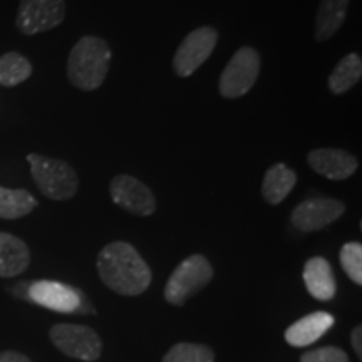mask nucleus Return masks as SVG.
<instances>
[{"label": "nucleus", "mask_w": 362, "mask_h": 362, "mask_svg": "<svg viewBox=\"0 0 362 362\" xmlns=\"http://www.w3.org/2000/svg\"><path fill=\"white\" fill-rule=\"evenodd\" d=\"M96 265L103 284L119 296H141L153 279L151 269L128 242H112L104 247Z\"/></svg>", "instance_id": "nucleus-1"}, {"label": "nucleus", "mask_w": 362, "mask_h": 362, "mask_svg": "<svg viewBox=\"0 0 362 362\" xmlns=\"http://www.w3.org/2000/svg\"><path fill=\"white\" fill-rule=\"evenodd\" d=\"M111 47L96 35H84L71 49L67 59V78L81 90L101 88L111 66Z\"/></svg>", "instance_id": "nucleus-2"}, {"label": "nucleus", "mask_w": 362, "mask_h": 362, "mask_svg": "<svg viewBox=\"0 0 362 362\" xmlns=\"http://www.w3.org/2000/svg\"><path fill=\"white\" fill-rule=\"evenodd\" d=\"M30 173L39 192L49 200H71L79 188V178L69 163L42 155H27Z\"/></svg>", "instance_id": "nucleus-3"}, {"label": "nucleus", "mask_w": 362, "mask_h": 362, "mask_svg": "<svg viewBox=\"0 0 362 362\" xmlns=\"http://www.w3.org/2000/svg\"><path fill=\"white\" fill-rule=\"evenodd\" d=\"M214 279V269L206 257L194 253L176 267L165 287L166 302L175 307L185 305Z\"/></svg>", "instance_id": "nucleus-4"}, {"label": "nucleus", "mask_w": 362, "mask_h": 362, "mask_svg": "<svg viewBox=\"0 0 362 362\" xmlns=\"http://www.w3.org/2000/svg\"><path fill=\"white\" fill-rule=\"evenodd\" d=\"M260 74V54L253 47L238 49L221 72L218 90L226 99L245 96Z\"/></svg>", "instance_id": "nucleus-5"}, {"label": "nucleus", "mask_w": 362, "mask_h": 362, "mask_svg": "<svg viewBox=\"0 0 362 362\" xmlns=\"http://www.w3.org/2000/svg\"><path fill=\"white\" fill-rule=\"evenodd\" d=\"M54 347L62 354L86 362L98 361L103 354V342L98 332L88 325L56 324L49 332Z\"/></svg>", "instance_id": "nucleus-6"}, {"label": "nucleus", "mask_w": 362, "mask_h": 362, "mask_svg": "<svg viewBox=\"0 0 362 362\" xmlns=\"http://www.w3.org/2000/svg\"><path fill=\"white\" fill-rule=\"evenodd\" d=\"M218 42V33L210 25H203L189 33L173 57V69L180 78H189L208 57Z\"/></svg>", "instance_id": "nucleus-7"}, {"label": "nucleus", "mask_w": 362, "mask_h": 362, "mask_svg": "<svg viewBox=\"0 0 362 362\" xmlns=\"http://www.w3.org/2000/svg\"><path fill=\"white\" fill-rule=\"evenodd\" d=\"M64 19V0H21L16 25L24 35H35L61 25Z\"/></svg>", "instance_id": "nucleus-8"}, {"label": "nucleus", "mask_w": 362, "mask_h": 362, "mask_svg": "<svg viewBox=\"0 0 362 362\" xmlns=\"http://www.w3.org/2000/svg\"><path fill=\"white\" fill-rule=\"evenodd\" d=\"M111 200L136 216H149L156 211L155 194L146 185L131 175H117L110 185Z\"/></svg>", "instance_id": "nucleus-9"}, {"label": "nucleus", "mask_w": 362, "mask_h": 362, "mask_svg": "<svg viewBox=\"0 0 362 362\" xmlns=\"http://www.w3.org/2000/svg\"><path fill=\"white\" fill-rule=\"evenodd\" d=\"M346 211L342 202L336 198H309L292 211V225L298 232H317L341 218Z\"/></svg>", "instance_id": "nucleus-10"}, {"label": "nucleus", "mask_w": 362, "mask_h": 362, "mask_svg": "<svg viewBox=\"0 0 362 362\" xmlns=\"http://www.w3.org/2000/svg\"><path fill=\"white\" fill-rule=\"evenodd\" d=\"M27 297L34 304L45 309L61 312V314H71L79 310L81 307V292L69 285L54 282V280H39L29 285Z\"/></svg>", "instance_id": "nucleus-11"}, {"label": "nucleus", "mask_w": 362, "mask_h": 362, "mask_svg": "<svg viewBox=\"0 0 362 362\" xmlns=\"http://www.w3.org/2000/svg\"><path fill=\"white\" fill-rule=\"evenodd\" d=\"M307 163L315 173L332 181H344L351 178L359 168V161L354 155L336 148H319L307 155Z\"/></svg>", "instance_id": "nucleus-12"}, {"label": "nucleus", "mask_w": 362, "mask_h": 362, "mask_svg": "<svg viewBox=\"0 0 362 362\" xmlns=\"http://www.w3.org/2000/svg\"><path fill=\"white\" fill-rule=\"evenodd\" d=\"M334 325V317L327 312H314L285 330V341L292 347H307L315 341H319L327 330Z\"/></svg>", "instance_id": "nucleus-13"}, {"label": "nucleus", "mask_w": 362, "mask_h": 362, "mask_svg": "<svg viewBox=\"0 0 362 362\" xmlns=\"http://www.w3.org/2000/svg\"><path fill=\"white\" fill-rule=\"evenodd\" d=\"M30 264V250L24 240L0 232V277L12 279L24 274Z\"/></svg>", "instance_id": "nucleus-14"}, {"label": "nucleus", "mask_w": 362, "mask_h": 362, "mask_svg": "<svg viewBox=\"0 0 362 362\" xmlns=\"http://www.w3.org/2000/svg\"><path fill=\"white\" fill-rule=\"evenodd\" d=\"M304 282L307 291L317 300L327 302L334 298L337 292L332 267L322 257H314V259L307 260L304 267Z\"/></svg>", "instance_id": "nucleus-15"}, {"label": "nucleus", "mask_w": 362, "mask_h": 362, "mask_svg": "<svg viewBox=\"0 0 362 362\" xmlns=\"http://www.w3.org/2000/svg\"><path fill=\"white\" fill-rule=\"evenodd\" d=\"M351 0H320L315 16V40L332 39L346 21Z\"/></svg>", "instance_id": "nucleus-16"}, {"label": "nucleus", "mask_w": 362, "mask_h": 362, "mask_svg": "<svg viewBox=\"0 0 362 362\" xmlns=\"http://www.w3.org/2000/svg\"><path fill=\"white\" fill-rule=\"evenodd\" d=\"M296 183V171L282 165V163H277V165L270 166L267 170L264 183H262V197L270 205H279V203H282L288 197V193L292 192Z\"/></svg>", "instance_id": "nucleus-17"}, {"label": "nucleus", "mask_w": 362, "mask_h": 362, "mask_svg": "<svg viewBox=\"0 0 362 362\" xmlns=\"http://www.w3.org/2000/svg\"><path fill=\"white\" fill-rule=\"evenodd\" d=\"M362 78V61L361 56L356 52L347 54L339 61V64L334 67L332 74L329 76L327 86L334 94H344L354 88Z\"/></svg>", "instance_id": "nucleus-18"}, {"label": "nucleus", "mask_w": 362, "mask_h": 362, "mask_svg": "<svg viewBox=\"0 0 362 362\" xmlns=\"http://www.w3.org/2000/svg\"><path fill=\"white\" fill-rule=\"evenodd\" d=\"M37 200L27 189L0 187V218L17 220L27 216L37 208Z\"/></svg>", "instance_id": "nucleus-19"}, {"label": "nucleus", "mask_w": 362, "mask_h": 362, "mask_svg": "<svg viewBox=\"0 0 362 362\" xmlns=\"http://www.w3.org/2000/svg\"><path fill=\"white\" fill-rule=\"evenodd\" d=\"M33 76V64L19 52H6L0 56V86L16 88Z\"/></svg>", "instance_id": "nucleus-20"}, {"label": "nucleus", "mask_w": 362, "mask_h": 362, "mask_svg": "<svg viewBox=\"0 0 362 362\" xmlns=\"http://www.w3.org/2000/svg\"><path fill=\"white\" fill-rule=\"evenodd\" d=\"M161 362H215L214 351L203 344H175Z\"/></svg>", "instance_id": "nucleus-21"}, {"label": "nucleus", "mask_w": 362, "mask_h": 362, "mask_svg": "<svg viewBox=\"0 0 362 362\" xmlns=\"http://www.w3.org/2000/svg\"><path fill=\"white\" fill-rule=\"evenodd\" d=\"M341 265L356 285H362V245L349 242L341 248Z\"/></svg>", "instance_id": "nucleus-22"}, {"label": "nucleus", "mask_w": 362, "mask_h": 362, "mask_svg": "<svg viewBox=\"0 0 362 362\" xmlns=\"http://www.w3.org/2000/svg\"><path fill=\"white\" fill-rule=\"evenodd\" d=\"M300 362H351L349 356L334 346H325L302 354Z\"/></svg>", "instance_id": "nucleus-23"}, {"label": "nucleus", "mask_w": 362, "mask_h": 362, "mask_svg": "<svg viewBox=\"0 0 362 362\" xmlns=\"http://www.w3.org/2000/svg\"><path fill=\"white\" fill-rule=\"evenodd\" d=\"M0 362H33L29 357L16 351H2L0 352Z\"/></svg>", "instance_id": "nucleus-24"}, {"label": "nucleus", "mask_w": 362, "mask_h": 362, "mask_svg": "<svg viewBox=\"0 0 362 362\" xmlns=\"http://www.w3.org/2000/svg\"><path fill=\"white\" fill-rule=\"evenodd\" d=\"M351 342H352V349L356 351L357 357L362 359V327H361V325H357V327L352 330Z\"/></svg>", "instance_id": "nucleus-25"}]
</instances>
